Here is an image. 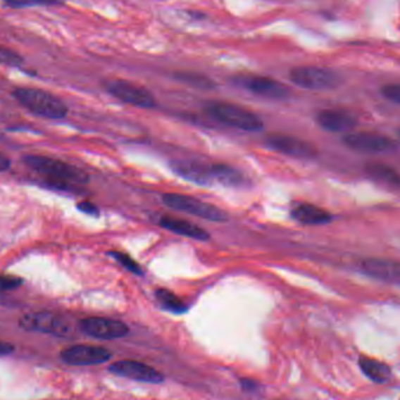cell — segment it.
I'll return each instance as SVG.
<instances>
[{
	"label": "cell",
	"mask_w": 400,
	"mask_h": 400,
	"mask_svg": "<svg viewBox=\"0 0 400 400\" xmlns=\"http://www.w3.org/2000/svg\"><path fill=\"white\" fill-rule=\"evenodd\" d=\"M24 162L28 168L45 177L46 184L53 189L72 190L76 185L89 182V176L83 170L59 159L47 156L27 155L25 156Z\"/></svg>",
	"instance_id": "1"
},
{
	"label": "cell",
	"mask_w": 400,
	"mask_h": 400,
	"mask_svg": "<svg viewBox=\"0 0 400 400\" xmlns=\"http://www.w3.org/2000/svg\"><path fill=\"white\" fill-rule=\"evenodd\" d=\"M13 96L23 107L42 118L63 120L68 114L66 104L46 90L21 87L14 89Z\"/></svg>",
	"instance_id": "2"
},
{
	"label": "cell",
	"mask_w": 400,
	"mask_h": 400,
	"mask_svg": "<svg viewBox=\"0 0 400 400\" xmlns=\"http://www.w3.org/2000/svg\"><path fill=\"white\" fill-rule=\"evenodd\" d=\"M207 114L215 121L244 132H260L263 122L247 108L230 102H211L206 106Z\"/></svg>",
	"instance_id": "3"
},
{
	"label": "cell",
	"mask_w": 400,
	"mask_h": 400,
	"mask_svg": "<svg viewBox=\"0 0 400 400\" xmlns=\"http://www.w3.org/2000/svg\"><path fill=\"white\" fill-rule=\"evenodd\" d=\"M163 203L170 208L191 214L194 217L203 218L205 220L215 223H225L228 220L227 213L225 211L213 204L206 203L187 194H165L163 196Z\"/></svg>",
	"instance_id": "4"
},
{
	"label": "cell",
	"mask_w": 400,
	"mask_h": 400,
	"mask_svg": "<svg viewBox=\"0 0 400 400\" xmlns=\"http://www.w3.org/2000/svg\"><path fill=\"white\" fill-rule=\"evenodd\" d=\"M289 79L295 86L308 90H330L341 85V76L332 69L316 66L293 68Z\"/></svg>",
	"instance_id": "5"
},
{
	"label": "cell",
	"mask_w": 400,
	"mask_h": 400,
	"mask_svg": "<svg viewBox=\"0 0 400 400\" xmlns=\"http://www.w3.org/2000/svg\"><path fill=\"white\" fill-rule=\"evenodd\" d=\"M104 86L111 96L123 104L144 109L156 107L155 96L144 87L138 86L137 83L128 80L108 79L104 81Z\"/></svg>",
	"instance_id": "6"
},
{
	"label": "cell",
	"mask_w": 400,
	"mask_h": 400,
	"mask_svg": "<svg viewBox=\"0 0 400 400\" xmlns=\"http://www.w3.org/2000/svg\"><path fill=\"white\" fill-rule=\"evenodd\" d=\"M19 325L26 332L53 335L58 337H66L70 332V325L65 318L49 311L30 313L19 320Z\"/></svg>",
	"instance_id": "7"
},
{
	"label": "cell",
	"mask_w": 400,
	"mask_h": 400,
	"mask_svg": "<svg viewBox=\"0 0 400 400\" xmlns=\"http://www.w3.org/2000/svg\"><path fill=\"white\" fill-rule=\"evenodd\" d=\"M265 142L269 149L293 158L314 159L318 156V148L313 143L290 135H269Z\"/></svg>",
	"instance_id": "8"
},
{
	"label": "cell",
	"mask_w": 400,
	"mask_h": 400,
	"mask_svg": "<svg viewBox=\"0 0 400 400\" xmlns=\"http://www.w3.org/2000/svg\"><path fill=\"white\" fill-rule=\"evenodd\" d=\"M345 146L362 154H380L397 148V142L375 132H350L343 137Z\"/></svg>",
	"instance_id": "9"
},
{
	"label": "cell",
	"mask_w": 400,
	"mask_h": 400,
	"mask_svg": "<svg viewBox=\"0 0 400 400\" xmlns=\"http://www.w3.org/2000/svg\"><path fill=\"white\" fill-rule=\"evenodd\" d=\"M60 357L69 365H99L111 358V352L97 345L76 344L63 349Z\"/></svg>",
	"instance_id": "10"
},
{
	"label": "cell",
	"mask_w": 400,
	"mask_h": 400,
	"mask_svg": "<svg viewBox=\"0 0 400 400\" xmlns=\"http://www.w3.org/2000/svg\"><path fill=\"white\" fill-rule=\"evenodd\" d=\"M108 369L114 375L143 383L161 384L164 382V376L158 370L134 359H121L111 364Z\"/></svg>",
	"instance_id": "11"
},
{
	"label": "cell",
	"mask_w": 400,
	"mask_h": 400,
	"mask_svg": "<svg viewBox=\"0 0 400 400\" xmlns=\"http://www.w3.org/2000/svg\"><path fill=\"white\" fill-rule=\"evenodd\" d=\"M80 329L90 337L99 339H118L129 334L128 325L107 318H87L80 321Z\"/></svg>",
	"instance_id": "12"
},
{
	"label": "cell",
	"mask_w": 400,
	"mask_h": 400,
	"mask_svg": "<svg viewBox=\"0 0 400 400\" xmlns=\"http://www.w3.org/2000/svg\"><path fill=\"white\" fill-rule=\"evenodd\" d=\"M237 82L254 95L270 100H285L290 95L288 87L267 76H242L237 79Z\"/></svg>",
	"instance_id": "13"
},
{
	"label": "cell",
	"mask_w": 400,
	"mask_h": 400,
	"mask_svg": "<svg viewBox=\"0 0 400 400\" xmlns=\"http://www.w3.org/2000/svg\"><path fill=\"white\" fill-rule=\"evenodd\" d=\"M365 274L383 282L400 286V261L387 258H368L362 263Z\"/></svg>",
	"instance_id": "14"
},
{
	"label": "cell",
	"mask_w": 400,
	"mask_h": 400,
	"mask_svg": "<svg viewBox=\"0 0 400 400\" xmlns=\"http://www.w3.org/2000/svg\"><path fill=\"white\" fill-rule=\"evenodd\" d=\"M316 121L322 129L330 132H349L357 125V118L343 109H325L318 113Z\"/></svg>",
	"instance_id": "15"
},
{
	"label": "cell",
	"mask_w": 400,
	"mask_h": 400,
	"mask_svg": "<svg viewBox=\"0 0 400 400\" xmlns=\"http://www.w3.org/2000/svg\"><path fill=\"white\" fill-rule=\"evenodd\" d=\"M159 224L168 231L187 237V238L196 239V240H200V242H206L210 239V235L204 228L194 224V223H190V221L183 220V219L164 215V217L161 218Z\"/></svg>",
	"instance_id": "16"
},
{
	"label": "cell",
	"mask_w": 400,
	"mask_h": 400,
	"mask_svg": "<svg viewBox=\"0 0 400 400\" xmlns=\"http://www.w3.org/2000/svg\"><path fill=\"white\" fill-rule=\"evenodd\" d=\"M292 217L301 224L309 226L329 224L332 220V215L328 211L307 203L299 204L294 207L292 210Z\"/></svg>",
	"instance_id": "17"
},
{
	"label": "cell",
	"mask_w": 400,
	"mask_h": 400,
	"mask_svg": "<svg viewBox=\"0 0 400 400\" xmlns=\"http://www.w3.org/2000/svg\"><path fill=\"white\" fill-rule=\"evenodd\" d=\"M173 170L180 177L190 180L192 183L200 184V185H206L211 183V180H214L211 166L204 165L201 163H175Z\"/></svg>",
	"instance_id": "18"
},
{
	"label": "cell",
	"mask_w": 400,
	"mask_h": 400,
	"mask_svg": "<svg viewBox=\"0 0 400 400\" xmlns=\"http://www.w3.org/2000/svg\"><path fill=\"white\" fill-rule=\"evenodd\" d=\"M358 364L363 373L375 383L384 384L391 380L392 371L387 363L380 362L378 359L371 358L368 356H361Z\"/></svg>",
	"instance_id": "19"
},
{
	"label": "cell",
	"mask_w": 400,
	"mask_h": 400,
	"mask_svg": "<svg viewBox=\"0 0 400 400\" xmlns=\"http://www.w3.org/2000/svg\"><path fill=\"white\" fill-rule=\"evenodd\" d=\"M365 173L370 180L385 187H400V175L397 170L384 163H369L365 165Z\"/></svg>",
	"instance_id": "20"
},
{
	"label": "cell",
	"mask_w": 400,
	"mask_h": 400,
	"mask_svg": "<svg viewBox=\"0 0 400 400\" xmlns=\"http://www.w3.org/2000/svg\"><path fill=\"white\" fill-rule=\"evenodd\" d=\"M212 169V175L213 180H218L219 183L225 184L227 187H242L245 185V177L242 176V173L238 170L232 168V166L226 165V164H214L211 165Z\"/></svg>",
	"instance_id": "21"
},
{
	"label": "cell",
	"mask_w": 400,
	"mask_h": 400,
	"mask_svg": "<svg viewBox=\"0 0 400 400\" xmlns=\"http://www.w3.org/2000/svg\"><path fill=\"white\" fill-rule=\"evenodd\" d=\"M156 297H157L161 306L170 313L184 314L187 311V304L177 296L176 294H173V292H170L165 288H159V289L156 290Z\"/></svg>",
	"instance_id": "22"
},
{
	"label": "cell",
	"mask_w": 400,
	"mask_h": 400,
	"mask_svg": "<svg viewBox=\"0 0 400 400\" xmlns=\"http://www.w3.org/2000/svg\"><path fill=\"white\" fill-rule=\"evenodd\" d=\"M175 79L180 82L185 83L187 86L194 87L197 89H213L215 83L207 77V76L194 72H177L175 73Z\"/></svg>",
	"instance_id": "23"
},
{
	"label": "cell",
	"mask_w": 400,
	"mask_h": 400,
	"mask_svg": "<svg viewBox=\"0 0 400 400\" xmlns=\"http://www.w3.org/2000/svg\"><path fill=\"white\" fill-rule=\"evenodd\" d=\"M65 0H5L6 6L12 8H23L30 6H56L61 5Z\"/></svg>",
	"instance_id": "24"
},
{
	"label": "cell",
	"mask_w": 400,
	"mask_h": 400,
	"mask_svg": "<svg viewBox=\"0 0 400 400\" xmlns=\"http://www.w3.org/2000/svg\"><path fill=\"white\" fill-rule=\"evenodd\" d=\"M24 63V58L13 49L0 45V65L19 67Z\"/></svg>",
	"instance_id": "25"
},
{
	"label": "cell",
	"mask_w": 400,
	"mask_h": 400,
	"mask_svg": "<svg viewBox=\"0 0 400 400\" xmlns=\"http://www.w3.org/2000/svg\"><path fill=\"white\" fill-rule=\"evenodd\" d=\"M120 265L128 269L129 272L134 273L136 275H141L143 273V269L138 265L136 260L132 259V256L125 254V253L118 252V251H113L109 253Z\"/></svg>",
	"instance_id": "26"
},
{
	"label": "cell",
	"mask_w": 400,
	"mask_h": 400,
	"mask_svg": "<svg viewBox=\"0 0 400 400\" xmlns=\"http://www.w3.org/2000/svg\"><path fill=\"white\" fill-rule=\"evenodd\" d=\"M380 93L387 100L400 104V83H389L382 87Z\"/></svg>",
	"instance_id": "27"
},
{
	"label": "cell",
	"mask_w": 400,
	"mask_h": 400,
	"mask_svg": "<svg viewBox=\"0 0 400 400\" xmlns=\"http://www.w3.org/2000/svg\"><path fill=\"white\" fill-rule=\"evenodd\" d=\"M21 285H23V279H20L19 276L0 274V292L17 289L18 287H20Z\"/></svg>",
	"instance_id": "28"
},
{
	"label": "cell",
	"mask_w": 400,
	"mask_h": 400,
	"mask_svg": "<svg viewBox=\"0 0 400 400\" xmlns=\"http://www.w3.org/2000/svg\"><path fill=\"white\" fill-rule=\"evenodd\" d=\"M77 208L83 213L88 214V215H99L100 214V211H99V207L95 205V204L92 203V201H88V200H83V201H80L77 204Z\"/></svg>",
	"instance_id": "29"
},
{
	"label": "cell",
	"mask_w": 400,
	"mask_h": 400,
	"mask_svg": "<svg viewBox=\"0 0 400 400\" xmlns=\"http://www.w3.org/2000/svg\"><path fill=\"white\" fill-rule=\"evenodd\" d=\"M240 387H242V390L246 391V392H256L259 389V383L256 380H251V378H240Z\"/></svg>",
	"instance_id": "30"
},
{
	"label": "cell",
	"mask_w": 400,
	"mask_h": 400,
	"mask_svg": "<svg viewBox=\"0 0 400 400\" xmlns=\"http://www.w3.org/2000/svg\"><path fill=\"white\" fill-rule=\"evenodd\" d=\"M15 350L14 345L8 342L0 341V357L11 355Z\"/></svg>",
	"instance_id": "31"
},
{
	"label": "cell",
	"mask_w": 400,
	"mask_h": 400,
	"mask_svg": "<svg viewBox=\"0 0 400 400\" xmlns=\"http://www.w3.org/2000/svg\"><path fill=\"white\" fill-rule=\"evenodd\" d=\"M11 168V161L8 157L0 152V173H4Z\"/></svg>",
	"instance_id": "32"
}]
</instances>
